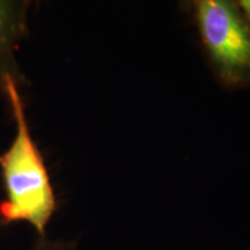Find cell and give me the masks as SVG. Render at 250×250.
Segmentation results:
<instances>
[{
  "label": "cell",
  "mask_w": 250,
  "mask_h": 250,
  "mask_svg": "<svg viewBox=\"0 0 250 250\" xmlns=\"http://www.w3.org/2000/svg\"><path fill=\"white\" fill-rule=\"evenodd\" d=\"M239 8L241 9L242 14L247 18V20L250 22V0H242V1L236 2Z\"/></svg>",
  "instance_id": "cell-5"
},
{
  "label": "cell",
  "mask_w": 250,
  "mask_h": 250,
  "mask_svg": "<svg viewBox=\"0 0 250 250\" xmlns=\"http://www.w3.org/2000/svg\"><path fill=\"white\" fill-rule=\"evenodd\" d=\"M77 243L74 241H52L42 236L37 239L30 250H76Z\"/></svg>",
  "instance_id": "cell-4"
},
{
  "label": "cell",
  "mask_w": 250,
  "mask_h": 250,
  "mask_svg": "<svg viewBox=\"0 0 250 250\" xmlns=\"http://www.w3.org/2000/svg\"><path fill=\"white\" fill-rule=\"evenodd\" d=\"M189 5L218 79L226 86L250 83V22L236 2L197 0Z\"/></svg>",
  "instance_id": "cell-2"
},
{
  "label": "cell",
  "mask_w": 250,
  "mask_h": 250,
  "mask_svg": "<svg viewBox=\"0 0 250 250\" xmlns=\"http://www.w3.org/2000/svg\"><path fill=\"white\" fill-rule=\"evenodd\" d=\"M30 6L27 0H0V95L4 99L9 80L26 85L17 51L28 35Z\"/></svg>",
  "instance_id": "cell-3"
},
{
  "label": "cell",
  "mask_w": 250,
  "mask_h": 250,
  "mask_svg": "<svg viewBox=\"0 0 250 250\" xmlns=\"http://www.w3.org/2000/svg\"><path fill=\"white\" fill-rule=\"evenodd\" d=\"M20 88L13 80L6 85L5 100L15 123V136L9 148L0 155L4 186L0 226L26 223L42 237L57 211V198L44 159L31 136Z\"/></svg>",
  "instance_id": "cell-1"
}]
</instances>
